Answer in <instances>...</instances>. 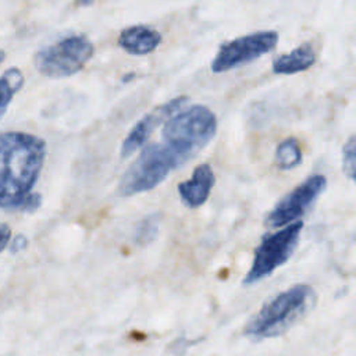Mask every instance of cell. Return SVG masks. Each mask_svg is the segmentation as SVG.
Returning a JSON list of instances; mask_svg holds the SVG:
<instances>
[{
  "mask_svg": "<svg viewBox=\"0 0 356 356\" xmlns=\"http://www.w3.org/2000/svg\"><path fill=\"white\" fill-rule=\"evenodd\" d=\"M46 156L44 142L26 132L0 134V207L33 211L40 196L32 189Z\"/></svg>",
  "mask_w": 356,
  "mask_h": 356,
  "instance_id": "1",
  "label": "cell"
},
{
  "mask_svg": "<svg viewBox=\"0 0 356 356\" xmlns=\"http://www.w3.org/2000/svg\"><path fill=\"white\" fill-rule=\"evenodd\" d=\"M314 302V291L306 284H298L278 293L266 303L248 323L245 334L256 338H273L293 325Z\"/></svg>",
  "mask_w": 356,
  "mask_h": 356,
  "instance_id": "2",
  "label": "cell"
},
{
  "mask_svg": "<svg viewBox=\"0 0 356 356\" xmlns=\"http://www.w3.org/2000/svg\"><path fill=\"white\" fill-rule=\"evenodd\" d=\"M217 118L202 104L171 115L163 128L165 145L178 156L181 163L193 157L216 135Z\"/></svg>",
  "mask_w": 356,
  "mask_h": 356,
  "instance_id": "3",
  "label": "cell"
},
{
  "mask_svg": "<svg viewBox=\"0 0 356 356\" xmlns=\"http://www.w3.org/2000/svg\"><path fill=\"white\" fill-rule=\"evenodd\" d=\"M179 164H182L181 160L165 143L147 145L125 171L118 191L124 196L147 192L164 181Z\"/></svg>",
  "mask_w": 356,
  "mask_h": 356,
  "instance_id": "4",
  "label": "cell"
},
{
  "mask_svg": "<svg viewBox=\"0 0 356 356\" xmlns=\"http://www.w3.org/2000/svg\"><path fill=\"white\" fill-rule=\"evenodd\" d=\"M93 44L86 36L72 35L39 50L35 56L36 70L47 78H67L81 71L92 58Z\"/></svg>",
  "mask_w": 356,
  "mask_h": 356,
  "instance_id": "5",
  "label": "cell"
},
{
  "mask_svg": "<svg viewBox=\"0 0 356 356\" xmlns=\"http://www.w3.org/2000/svg\"><path fill=\"white\" fill-rule=\"evenodd\" d=\"M302 227V221H295L285 228L264 236L254 250L253 263L243 280V284H254L282 266L296 249Z\"/></svg>",
  "mask_w": 356,
  "mask_h": 356,
  "instance_id": "6",
  "label": "cell"
},
{
  "mask_svg": "<svg viewBox=\"0 0 356 356\" xmlns=\"http://www.w3.org/2000/svg\"><path fill=\"white\" fill-rule=\"evenodd\" d=\"M277 42L275 31H261L224 43L211 61V71L218 74L248 64L273 50Z\"/></svg>",
  "mask_w": 356,
  "mask_h": 356,
  "instance_id": "7",
  "label": "cell"
},
{
  "mask_svg": "<svg viewBox=\"0 0 356 356\" xmlns=\"http://www.w3.org/2000/svg\"><path fill=\"white\" fill-rule=\"evenodd\" d=\"M327 179L324 175H312L285 195L268 213L266 224L271 228H280L299 220L317 200L324 191Z\"/></svg>",
  "mask_w": 356,
  "mask_h": 356,
  "instance_id": "8",
  "label": "cell"
},
{
  "mask_svg": "<svg viewBox=\"0 0 356 356\" xmlns=\"http://www.w3.org/2000/svg\"><path fill=\"white\" fill-rule=\"evenodd\" d=\"M186 100L188 99L185 96L175 97V99L170 100L168 103H164L163 106L154 108L152 113L146 114L145 117H142L135 124V127L129 131L125 140L122 142L121 156L122 157H129L134 152H136L149 139L153 129L160 122H163L164 120H167L171 115H174L175 113H178L181 110V107L186 103Z\"/></svg>",
  "mask_w": 356,
  "mask_h": 356,
  "instance_id": "9",
  "label": "cell"
},
{
  "mask_svg": "<svg viewBox=\"0 0 356 356\" xmlns=\"http://www.w3.org/2000/svg\"><path fill=\"white\" fill-rule=\"evenodd\" d=\"M214 185V172L209 164H200L195 168L192 177L178 185L181 200L188 207L202 206Z\"/></svg>",
  "mask_w": 356,
  "mask_h": 356,
  "instance_id": "10",
  "label": "cell"
},
{
  "mask_svg": "<svg viewBox=\"0 0 356 356\" xmlns=\"http://www.w3.org/2000/svg\"><path fill=\"white\" fill-rule=\"evenodd\" d=\"M161 42V35L145 25H134L124 29L118 36V44L127 53L145 56L156 50Z\"/></svg>",
  "mask_w": 356,
  "mask_h": 356,
  "instance_id": "11",
  "label": "cell"
},
{
  "mask_svg": "<svg viewBox=\"0 0 356 356\" xmlns=\"http://www.w3.org/2000/svg\"><path fill=\"white\" fill-rule=\"evenodd\" d=\"M314 63H316L314 49L309 43H306L293 49L286 54L277 57L273 61V71L275 74L291 75L300 71H306Z\"/></svg>",
  "mask_w": 356,
  "mask_h": 356,
  "instance_id": "12",
  "label": "cell"
},
{
  "mask_svg": "<svg viewBox=\"0 0 356 356\" xmlns=\"http://www.w3.org/2000/svg\"><path fill=\"white\" fill-rule=\"evenodd\" d=\"M22 85L24 75L18 68H8L0 76V117L4 115L14 95L22 88Z\"/></svg>",
  "mask_w": 356,
  "mask_h": 356,
  "instance_id": "13",
  "label": "cell"
},
{
  "mask_svg": "<svg viewBox=\"0 0 356 356\" xmlns=\"http://www.w3.org/2000/svg\"><path fill=\"white\" fill-rule=\"evenodd\" d=\"M302 161V152L299 142L295 138L282 140L275 150V163L281 170L295 168Z\"/></svg>",
  "mask_w": 356,
  "mask_h": 356,
  "instance_id": "14",
  "label": "cell"
},
{
  "mask_svg": "<svg viewBox=\"0 0 356 356\" xmlns=\"http://www.w3.org/2000/svg\"><path fill=\"white\" fill-rule=\"evenodd\" d=\"M157 222H159V217H156V216H149V217L143 218L136 229V236H135L136 242L140 245H146L150 241H153L154 236L157 235V229H159Z\"/></svg>",
  "mask_w": 356,
  "mask_h": 356,
  "instance_id": "15",
  "label": "cell"
},
{
  "mask_svg": "<svg viewBox=\"0 0 356 356\" xmlns=\"http://www.w3.org/2000/svg\"><path fill=\"white\" fill-rule=\"evenodd\" d=\"M355 161H356L355 136H350L342 149V168H343V172L350 179H355Z\"/></svg>",
  "mask_w": 356,
  "mask_h": 356,
  "instance_id": "16",
  "label": "cell"
},
{
  "mask_svg": "<svg viewBox=\"0 0 356 356\" xmlns=\"http://www.w3.org/2000/svg\"><path fill=\"white\" fill-rule=\"evenodd\" d=\"M11 238V229L7 224H0V252L4 250Z\"/></svg>",
  "mask_w": 356,
  "mask_h": 356,
  "instance_id": "17",
  "label": "cell"
},
{
  "mask_svg": "<svg viewBox=\"0 0 356 356\" xmlns=\"http://www.w3.org/2000/svg\"><path fill=\"white\" fill-rule=\"evenodd\" d=\"M25 246H26V238H25L24 235H18V236L14 239L13 245H11V252H18V250L24 249Z\"/></svg>",
  "mask_w": 356,
  "mask_h": 356,
  "instance_id": "18",
  "label": "cell"
},
{
  "mask_svg": "<svg viewBox=\"0 0 356 356\" xmlns=\"http://www.w3.org/2000/svg\"><path fill=\"white\" fill-rule=\"evenodd\" d=\"M4 57H6V54H4V51L0 49V64L3 63V60H4Z\"/></svg>",
  "mask_w": 356,
  "mask_h": 356,
  "instance_id": "19",
  "label": "cell"
}]
</instances>
